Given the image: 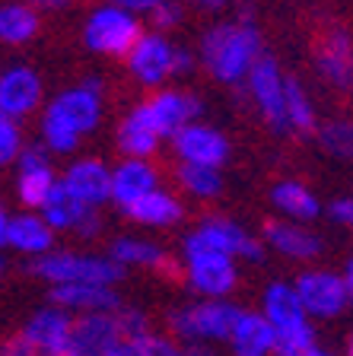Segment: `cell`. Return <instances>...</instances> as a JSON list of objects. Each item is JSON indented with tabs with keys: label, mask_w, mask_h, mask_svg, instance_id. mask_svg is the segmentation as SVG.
<instances>
[{
	"label": "cell",
	"mask_w": 353,
	"mask_h": 356,
	"mask_svg": "<svg viewBox=\"0 0 353 356\" xmlns=\"http://www.w3.org/2000/svg\"><path fill=\"white\" fill-rule=\"evenodd\" d=\"M102 118V83L99 76L64 89L45 105L42 115V137L45 149L54 156H67L80 147L86 134H93Z\"/></svg>",
	"instance_id": "obj_1"
},
{
	"label": "cell",
	"mask_w": 353,
	"mask_h": 356,
	"mask_svg": "<svg viewBox=\"0 0 353 356\" xmlns=\"http://www.w3.org/2000/svg\"><path fill=\"white\" fill-rule=\"evenodd\" d=\"M258 58H261V32L249 16L217 22L201 38V64L220 83H245Z\"/></svg>",
	"instance_id": "obj_2"
},
{
	"label": "cell",
	"mask_w": 353,
	"mask_h": 356,
	"mask_svg": "<svg viewBox=\"0 0 353 356\" xmlns=\"http://www.w3.org/2000/svg\"><path fill=\"white\" fill-rule=\"evenodd\" d=\"M182 274L201 299H229L239 283V267L233 258L214 252L198 232H188L182 242Z\"/></svg>",
	"instance_id": "obj_3"
},
{
	"label": "cell",
	"mask_w": 353,
	"mask_h": 356,
	"mask_svg": "<svg viewBox=\"0 0 353 356\" xmlns=\"http://www.w3.org/2000/svg\"><path fill=\"white\" fill-rule=\"evenodd\" d=\"M32 274L52 286L67 283H96V286H115L125 277V267H118L109 254H80V252H45L32 258Z\"/></svg>",
	"instance_id": "obj_4"
},
{
	"label": "cell",
	"mask_w": 353,
	"mask_h": 356,
	"mask_svg": "<svg viewBox=\"0 0 353 356\" xmlns=\"http://www.w3.org/2000/svg\"><path fill=\"white\" fill-rule=\"evenodd\" d=\"M242 305L233 299H201L194 305H182L169 315V331L182 343H226Z\"/></svg>",
	"instance_id": "obj_5"
},
{
	"label": "cell",
	"mask_w": 353,
	"mask_h": 356,
	"mask_svg": "<svg viewBox=\"0 0 353 356\" xmlns=\"http://www.w3.org/2000/svg\"><path fill=\"white\" fill-rule=\"evenodd\" d=\"M127 70L137 83L159 89L162 83L175 74H188L194 67V58L188 48L172 44L162 32H143L127 51Z\"/></svg>",
	"instance_id": "obj_6"
},
{
	"label": "cell",
	"mask_w": 353,
	"mask_h": 356,
	"mask_svg": "<svg viewBox=\"0 0 353 356\" xmlns=\"http://www.w3.org/2000/svg\"><path fill=\"white\" fill-rule=\"evenodd\" d=\"M143 35L140 19L127 10H118L111 3H102L89 13L86 26H83V42L89 51L105 54V58H127L134 42Z\"/></svg>",
	"instance_id": "obj_7"
},
{
	"label": "cell",
	"mask_w": 353,
	"mask_h": 356,
	"mask_svg": "<svg viewBox=\"0 0 353 356\" xmlns=\"http://www.w3.org/2000/svg\"><path fill=\"white\" fill-rule=\"evenodd\" d=\"M198 115H201L198 96L182 92V89H156L147 102H140L131 111V118H137L143 127H150L159 140L162 137H172L185 124L198 121Z\"/></svg>",
	"instance_id": "obj_8"
},
{
	"label": "cell",
	"mask_w": 353,
	"mask_h": 356,
	"mask_svg": "<svg viewBox=\"0 0 353 356\" xmlns=\"http://www.w3.org/2000/svg\"><path fill=\"white\" fill-rule=\"evenodd\" d=\"M293 289L309 318H334V315H340L350 305V296H347V286L340 280V274L324 270V267L302 270L293 280Z\"/></svg>",
	"instance_id": "obj_9"
},
{
	"label": "cell",
	"mask_w": 353,
	"mask_h": 356,
	"mask_svg": "<svg viewBox=\"0 0 353 356\" xmlns=\"http://www.w3.org/2000/svg\"><path fill=\"white\" fill-rule=\"evenodd\" d=\"M245 83H249L251 99H255L258 111L265 115L267 124L274 131H287V76L280 74L277 60L261 54L251 64Z\"/></svg>",
	"instance_id": "obj_10"
},
{
	"label": "cell",
	"mask_w": 353,
	"mask_h": 356,
	"mask_svg": "<svg viewBox=\"0 0 353 356\" xmlns=\"http://www.w3.org/2000/svg\"><path fill=\"white\" fill-rule=\"evenodd\" d=\"M169 140H172V147H175L178 163L220 169V165L229 159V140L223 137L220 131H217V127L201 124V121L185 124L182 131L172 134Z\"/></svg>",
	"instance_id": "obj_11"
},
{
	"label": "cell",
	"mask_w": 353,
	"mask_h": 356,
	"mask_svg": "<svg viewBox=\"0 0 353 356\" xmlns=\"http://www.w3.org/2000/svg\"><path fill=\"white\" fill-rule=\"evenodd\" d=\"M38 216L52 226V232H80V236H96L99 232V210L80 204L61 185V178L54 191L48 194V200H45V207L38 210Z\"/></svg>",
	"instance_id": "obj_12"
},
{
	"label": "cell",
	"mask_w": 353,
	"mask_h": 356,
	"mask_svg": "<svg viewBox=\"0 0 353 356\" xmlns=\"http://www.w3.org/2000/svg\"><path fill=\"white\" fill-rule=\"evenodd\" d=\"M194 232H198L214 252L226 254V258H233V261H239V258L261 261L265 258V245L258 242V238H251L239 222L226 220V216H207V220L198 222Z\"/></svg>",
	"instance_id": "obj_13"
},
{
	"label": "cell",
	"mask_w": 353,
	"mask_h": 356,
	"mask_svg": "<svg viewBox=\"0 0 353 356\" xmlns=\"http://www.w3.org/2000/svg\"><path fill=\"white\" fill-rule=\"evenodd\" d=\"M156 188H159V169L150 159H121L115 169H109V200L121 210Z\"/></svg>",
	"instance_id": "obj_14"
},
{
	"label": "cell",
	"mask_w": 353,
	"mask_h": 356,
	"mask_svg": "<svg viewBox=\"0 0 353 356\" xmlns=\"http://www.w3.org/2000/svg\"><path fill=\"white\" fill-rule=\"evenodd\" d=\"M42 105V80L32 67H10L0 74V115L19 121Z\"/></svg>",
	"instance_id": "obj_15"
},
{
	"label": "cell",
	"mask_w": 353,
	"mask_h": 356,
	"mask_svg": "<svg viewBox=\"0 0 353 356\" xmlns=\"http://www.w3.org/2000/svg\"><path fill=\"white\" fill-rule=\"evenodd\" d=\"M315 67L324 80L338 89H353V38L347 29H328L318 38Z\"/></svg>",
	"instance_id": "obj_16"
},
{
	"label": "cell",
	"mask_w": 353,
	"mask_h": 356,
	"mask_svg": "<svg viewBox=\"0 0 353 356\" xmlns=\"http://www.w3.org/2000/svg\"><path fill=\"white\" fill-rule=\"evenodd\" d=\"M121 325L115 312H93V315H77L70 327V347L80 356H109V350L121 341Z\"/></svg>",
	"instance_id": "obj_17"
},
{
	"label": "cell",
	"mask_w": 353,
	"mask_h": 356,
	"mask_svg": "<svg viewBox=\"0 0 353 356\" xmlns=\"http://www.w3.org/2000/svg\"><path fill=\"white\" fill-rule=\"evenodd\" d=\"M109 258L118 267H147V270H156V274L169 277V280L182 277V261H175L166 248H159L156 242H147V238H115Z\"/></svg>",
	"instance_id": "obj_18"
},
{
	"label": "cell",
	"mask_w": 353,
	"mask_h": 356,
	"mask_svg": "<svg viewBox=\"0 0 353 356\" xmlns=\"http://www.w3.org/2000/svg\"><path fill=\"white\" fill-rule=\"evenodd\" d=\"M265 245L290 261H315L322 254V238L293 220H271L265 226Z\"/></svg>",
	"instance_id": "obj_19"
},
{
	"label": "cell",
	"mask_w": 353,
	"mask_h": 356,
	"mask_svg": "<svg viewBox=\"0 0 353 356\" xmlns=\"http://www.w3.org/2000/svg\"><path fill=\"white\" fill-rule=\"evenodd\" d=\"M61 185L80 204L99 210L102 204H109V165L102 159H77V163L67 165Z\"/></svg>",
	"instance_id": "obj_20"
},
{
	"label": "cell",
	"mask_w": 353,
	"mask_h": 356,
	"mask_svg": "<svg viewBox=\"0 0 353 356\" xmlns=\"http://www.w3.org/2000/svg\"><path fill=\"white\" fill-rule=\"evenodd\" d=\"M52 305L70 312V315H93V312H115L121 305L115 286H96V283H67L52 286Z\"/></svg>",
	"instance_id": "obj_21"
},
{
	"label": "cell",
	"mask_w": 353,
	"mask_h": 356,
	"mask_svg": "<svg viewBox=\"0 0 353 356\" xmlns=\"http://www.w3.org/2000/svg\"><path fill=\"white\" fill-rule=\"evenodd\" d=\"M233 356H274L277 347V331L265 321L261 312H239L233 331L226 337Z\"/></svg>",
	"instance_id": "obj_22"
},
{
	"label": "cell",
	"mask_w": 353,
	"mask_h": 356,
	"mask_svg": "<svg viewBox=\"0 0 353 356\" xmlns=\"http://www.w3.org/2000/svg\"><path fill=\"white\" fill-rule=\"evenodd\" d=\"M70 327H74V315L70 312L58 309V305H45V309H38L26 321L22 337L45 356V353H52V350L64 347V343H70Z\"/></svg>",
	"instance_id": "obj_23"
},
{
	"label": "cell",
	"mask_w": 353,
	"mask_h": 356,
	"mask_svg": "<svg viewBox=\"0 0 353 356\" xmlns=\"http://www.w3.org/2000/svg\"><path fill=\"white\" fill-rule=\"evenodd\" d=\"M261 315H265V321L277 334L293 331V327L312 321L309 315H306V309H302L299 296H296L293 283H283V280H274L271 286L265 289V296H261Z\"/></svg>",
	"instance_id": "obj_24"
},
{
	"label": "cell",
	"mask_w": 353,
	"mask_h": 356,
	"mask_svg": "<svg viewBox=\"0 0 353 356\" xmlns=\"http://www.w3.org/2000/svg\"><path fill=\"white\" fill-rule=\"evenodd\" d=\"M125 213L131 216L134 222H140V226H150V229H169V226L182 222L185 210H182V200H178L175 194L156 188V191L143 194L140 200H134Z\"/></svg>",
	"instance_id": "obj_25"
},
{
	"label": "cell",
	"mask_w": 353,
	"mask_h": 356,
	"mask_svg": "<svg viewBox=\"0 0 353 356\" xmlns=\"http://www.w3.org/2000/svg\"><path fill=\"white\" fill-rule=\"evenodd\" d=\"M7 245H10V248H16V252H22V254L38 258V254L52 252L54 232H52V226H48V222H45L38 213L26 210V213H19V216H10Z\"/></svg>",
	"instance_id": "obj_26"
},
{
	"label": "cell",
	"mask_w": 353,
	"mask_h": 356,
	"mask_svg": "<svg viewBox=\"0 0 353 356\" xmlns=\"http://www.w3.org/2000/svg\"><path fill=\"white\" fill-rule=\"evenodd\" d=\"M271 200H274V207H277L280 220L309 222L322 213V204H318L315 191H309L302 181H280V185H274Z\"/></svg>",
	"instance_id": "obj_27"
},
{
	"label": "cell",
	"mask_w": 353,
	"mask_h": 356,
	"mask_svg": "<svg viewBox=\"0 0 353 356\" xmlns=\"http://www.w3.org/2000/svg\"><path fill=\"white\" fill-rule=\"evenodd\" d=\"M38 10L26 7L19 0L0 7V42L3 44H26L38 35Z\"/></svg>",
	"instance_id": "obj_28"
},
{
	"label": "cell",
	"mask_w": 353,
	"mask_h": 356,
	"mask_svg": "<svg viewBox=\"0 0 353 356\" xmlns=\"http://www.w3.org/2000/svg\"><path fill=\"white\" fill-rule=\"evenodd\" d=\"M58 185V175H54L52 165H36V169H19V178H16V194L26 207L36 213V210L45 207L48 194Z\"/></svg>",
	"instance_id": "obj_29"
},
{
	"label": "cell",
	"mask_w": 353,
	"mask_h": 356,
	"mask_svg": "<svg viewBox=\"0 0 353 356\" xmlns=\"http://www.w3.org/2000/svg\"><path fill=\"white\" fill-rule=\"evenodd\" d=\"M287 131H296V134L318 131L315 105H312L306 86L299 80H293V76H287Z\"/></svg>",
	"instance_id": "obj_30"
},
{
	"label": "cell",
	"mask_w": 353,
	"mask_h": 356,
	"mask_svg": "<svg viewBox=\"0 0 353 356\" xmlns=\"http://www.w3.org/2000/svg\"><path fill=\"white\" fill-rule=\"evenodd\" d=\"M118 149L125 153V159H150L159 149V137L150 127H143L137 118L127 115L118 127Z\"/></svg>",
	"instance_id": "obj_31"
},
{
	"label": "cell",
	"mask_w": 353,
	"mask_h": 356,
	"mask_svg": "<svg viewBox=\"0 0 353 356\" xmlns=\"http://www.w3.org/2000/svg\"><path fill=\"white\" fill-rule=\"evenodd\" d=\"M178 185L185 188V191L191 194V197L198 200H210L217 197V194L223 191V175L220 169H207V165H188V163H178Z\"/></svg>",
	"instance_id": "obj_32"
},
{
	"label": "cell",
	"mask_w": 353,
	"mask_h": 356,
	"mask_svg": "<svg viewBox=\"0 0 353 356\" xmlns=\"http://www.w3.org/2000/svg\"><path fill=\"white\" fill-rule=\"evenodd\" d=\"M315 134L328 156H334V159H353V121H347V118L324 121Z\"/></svg>",
	"instance_id": "obj_33"
},
{
	"label": "cell",
	"mask_w": 353,
	"mask_h": 356,
	"mask_svg": "<svg viewBox=\"0 0 353 356\" xmlns=\"http://www.w3.org/2000/svg\"><path fill=\"white\" fill-rule=\"evenodd\" d=\"M309 347H315V325L306 321V325L293 327V331L277 334V347H274V356H299Z\"/></svg>",
	"instance_id": "obj_34"
},
{
	"label": "cell",
	"mask_w": 353,
	"mask_h": 356,
	"mask_svg": "<svg viewBox=\"0 0 353 356\" xmlns=\"http://www.w3.org/2000/svg\"><path fill=\"white\" fill-rule=\"evenodd\" d=\"M22 153V131L19 121L0 115V165L16 163V156Z\"/></svg>",
	"instance_id": "obj_35"
},
{
	"label": "cell",
	"mask_w": 353,
	"mask_h": 356,
	"mask_svg": "<svg viewBox=\"0 0 353 356\" xmlns=\"http://www.w3.org/2000/svg\"><path fill=\"white\" fill-rule=\"evenodd\" d=\"M182 3L178 0H159L153 10H150V26H156V32H169L175 29L178 22H182Z\"/></svg>",
	"instance_id": "obj_36"
},
{
	"label": "cell",
	"mask_w": 353,
	"mask_h": 356,
	"mask_svg": "<svg viewBox=\"0 0 353 356\" xmlns=\"http://www.w3.org/2000/svg\"><path fill=\"white\" fill-rule=\"evenodd\" d=\"M147 337L150 334H143V337H121V341L109 350V356H150Z\"/></svg>",
	"instance_id": "obj_37"
},
{
	"label": "cell",
	"mask_w": 353,
	"mask_h": 356,
	"mask_svg": "<svg viewBox=\"0 0 353 356\" xmlns=\"http://www.w3.org/2000/svg\"><path fill=\"white\" fill-rule=\"evenodd\" d=\"M147 350L150 356H185V350L175 343V337H162V334H150Z\"/></svg>",
	"instance_id": "obj_38"
},
{
	"label": "cell",
	"mask_w": 353,
	"mask_h": 356,
	"mask_svg": "<svg viewBox=\"0 0 353 356\" xmlns=\"http://www.w3.org/2000/svg\"><path fill=\"white\" fill-rule=\"evenodd\" d=\"M0 356H42V353H38L22 334H16V337H10V341L0 343Z\"/></svg>",
	"instance_id": "obj_39"
},
{
	"label": "cell",
	"mask_w": 353,
	"mask_h": 356,
	"mask_svg": "<svg viewBox=\"0 0 353 356\" xmlns=\"http://www.w3.org/2000/svg\"><path fill=\"white\" fill-rule=\"evenodd\" d=\"M328 216H331L334 222H340V226H347V229H353V197L334 200L331 207H328Z\"/></svg>",
	"instance_id": "obj_40"
},
{
	"label": "cell",
	"mask_w": 353,
	"mask_h": 356,
	"mask_svg": "<svg viewBox=\"0 0 353 356\" xmlns=\"http://www.w3.org/2000/svg\"><path fill=\"white\" fill-rule=\"evenodd\" d=\"M105 3H111V7H118V10H127V13H134V16H147L159 0H105Z\"/></svg>",
	"instance_id": "obj_41"
},
{
	"label": "cell",
	"mask_w": 353,
	"mask_h": 356,
	"mask_svg": "<svg viewBox=\"0 0 353 356\" xmlns=\"http://www.w3.org/2000/svg\"><path fill=\"white\" fill-rule=\"evenodd\" d=\"M19 3H26L32 10H64L70 3H77V0H19Z\"/></svg>",
	"instance_id": "obj_42"
},
{
	"label": "cell",
	"mask_w": 353,
	"mask_h": 356,
	"mask_svg": "<svg viewBox=\"0 0 353 356\" xmlns=\"http://www.w3.org/2000/svg\"><path fill=\"white\" fill-rule=\"evenodd\" d=\"M340 280H344V286H347V296H350V302H353V254L347 258V264H344V274H340Z\"/></svg>",
	"instance_id": "obj_43"
},
{
	"label": "cell",
	"mask_w": 353,
	"mask_h": 356,
	"mask_svg": "<svg viewBox=\"0 0 353 356\" xmlns=\"http://www.w3.org/2000/svg\"><path fill=\"white\" fill-rule=\"evenodd\" d=\"M182 350H185V356H217L214 347H207V343H188Z\"/></svg>",
	"instance_id": "obj_44"
},
{
	"label": "cell",
	"mask_w": 353,
	"mask_h": 356,
	"mask_svg": "<svg viewBox=\"0 0 353 356\" xmlns=\"http://www.w3.org/2000/svg\"><path fill=\"white\" fill-rule=\"evenodd\" d=\"M7 226H10V216H7V210L0 207V248L7 245Z\"/></svg>",
	"instance_id": "obj_45"
},
{
	"label": "cell",
	"mask_w": 353,
	"mask_h": 356,
	"mask_svg": "<svg viewBox=\"0 0 353 356\" xmlns=\"http://www.w3.org/2000/svg\"><path fill=\"white\" fill-rule=\"evenodd\" d=\"M45 356H80V353H77V350H74V347H70V343H64V347L52 350V353H45Z\"/></svg>",
	"instance_id": "obj_46"
},
{
	"label": "cell",
	"mask_w": 353,
	"mask_h": 356,
	"mask_svg": "<svg viewBox=\"0 0 353 356\" xmlns=\"http://www.w3.org/2000/svg\"><path fill=\"white\" fill-rule=\"evenodd\" d=\"M194 3H201V7H207V10H217V7H223L226 0H194Z\"/></svg>",
	"instance_id": "obj_47"
},
{
	"label": "cell",
	"mask_w": 353,
	"mask_h": 356,
	"mask_svg": "<svg viewBox=\"0 0 353 356\" xmlns=\"http://www.w3.org/2000/svg\"><path fill=\"white\" fill-rule=\"evenodd\" d=\"M299 356H331V353H328V350H322V347L315 343V347H309L306 353H299Z\"/></svg>",
	"instance_id": "obj_48"
},
{
	"label": "cell",
	"mask_w": 353,
	"mask_h": 356,
	"mask_svg": "<svg viewBox=\"0 0 353 356\" xmlns=\"http://www.w3.org/2000/svg\"><path fill=\"white\" fill-rule=\"evenodd\" d=\"M347 356H353V334L347 337Z\"/></svg>",
	"instance_id": "obj_49"
},
{
	"label": "cell",
	"mask_w": 353,
	"mask_h": 356,
	"mask_svg": "<svg viewBox=\"0 0 353 356\" xmlns=\"http://www.w3.org/2000/svg\"><path fill=\"white\" fill-rule=\"evenodd\" d=\"M0 274H3V261H0Z\"/></svg>",
	"instance_id": "obj_50"
}]
</instances>
